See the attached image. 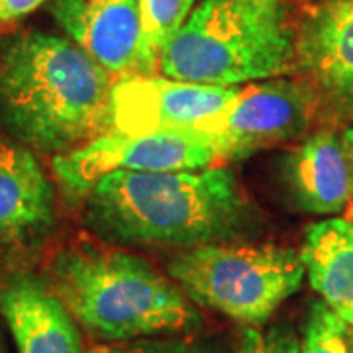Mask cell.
<instances>
[{
	"mask_svg": "<svg viewBox=\"0 0 353 353\" xmlns=\"http://www.w3.org/2000/svg\"><path fill=\"white\" fill-rule=\"evenodd\" d=\"M85 222L124 245L199 248L259 232L261 216L226 167L102 176L85 196Z\"/></svg>",
	"mask_w": 353,
	"mask_h": 353,
	"instance_id": "obj_1",
	"label": "cell"
},
{
	"mask_svg": "<svg viewBox=\"0 0 353 353\" xmlns=\"http://www.w3.org/2000/svg\"><path fill=\"white\" fill-rule=\"evenodd\" d=\"M112 87L69 38L30 30L0 43V126L32 152L63 155L108 132Z\"/></svg>",
	"mask_w": 353,
	"mask_h": 353,
	"instance_id": "obj_2",
	"label": "cell"
},
{
	"mask_svg": "<svg viewBox=\"0 0 353 353\" xmlns=\"http://www.w3.org/2000/svg\"><path fill=\"white\" fill-rule=\"evenodd\" d=\"M51 287L99 343L192 334L202 326L176 283L134 253L75 243L55 255Z\"/></svg>",
	"mask_w": 353,
	"mask_h": 353,
	"instance_id": "obj_3",
	"label": "cell"
},
{
	"mask_svg": "<svg viewBox=\"0 0 353 353\" xmlns=\"http://www.w3.org/2000/svg\"><path fill=\"white\" fill-rule=\"evenodd\" d=\"M290 0H202L159 55L163 77L240 87L296 69Z\"/></svg>",
	"mask_w": 353,
	"mask_h": 353,
	"instance_id": "obj_4",
	"label": "cell"
},
{
	"mask_svg": "<svg viewBox=\"0 0 353 353\" xmlns=\"http://www.w3.org/2000/svg\"><path fill=\"white\" fill-rule=\"evenodd\" d=\"M169 275L190 301L245 326H261L301 289V252L283 245L206 243L179 253Z\"/></svg>",
	"mask_w": 353,
	"mask_h": 353,
	"instance_id": "obj_5",
	"label": "cell"
},
{
	"mask_svg": "<svg viewBox=\"0 0 353 353\" xmlns=\"http://www.w3.org/2000/svg\"><path fill=\"white\" fill-rule=\"evenodd\" d=\"M220 159L214 139L196 128L126 134L108 130L73 152L53 157V175L69 199H85L116 171H196Z\"/></svg>",
	"mask_w": 353,
	"mask_h": 353,
	"instance_id": "obj_6",
	"label": "cell"
},
{
	"mask_svg": "<svg viewBox=\"0 0 353 353\" xmlns=\"http://www.w3.org/2000/svg\"><path fill=\"white\" fill-rule=\"evenodd\" d=\"M314 110L312 85L277 77L240 88L224 110L194 128L214 139L220 157L238 159L303 136Z\"/></svg>",
	"mask_w": 353,
	"mask_h": 353,
	"instance_id": "obj_7",
	"label": "cell"
},
{
	"mask_svg": "<svg viewBox=\"0 0 353 353\" xmlns=\"http://www.w3.org/2000/svg\"><path fill=\"white\" fill-rule=\"evenodd\" d=\"M238 92L240 87H212L169 77H120L112 87V128L126 134L194 128L224 110Z\"/></svg>",
	"mask_w": 353,
	"mask_h": 353,
	"instance_id": "obj_8",
	"label": "cell"
},
{
	"mask_svg": "<svg viewBox=\"0 0 353 353\" xmlns=\"http://www.w3.org/2000/svg\"><path fill=\"white\" fill-rule=\"evenodd\" d=\"M50 12L110 75H150L138 0H51Z\"/></svg>",
	"mask_w": 353,
	"mask_h": 353,
	"instance_id": "obj_9",
	"label": "cell"
},
{
	"mask_svg": "<svg viewBox=\"0 0 353 353\" xmlns=\"http://www.w3.org/2000/svg\"><path fill=\"white\" fill-rule=\"evenodd\" d=\"M55 226V189L32 150L0 139V257L39 245Z\"/></svg>",
	"mask_w": 353,
	"mask_h": 353,
	"instance_id": "obj_10",
	"label": "cell"
},
{
	"mask_svg": "<svg viewBox=\"0 0 353 353\" xmlns=\"http://www.w3.org/2000/svg\"><path fill=\"white\" fill-rule=\"evenodd\" d=\"M0 318L18 353H87L73 314L50 281L14 271L0 281Z\"/></svg>",
	"mask_w": 353,
	"mask_h": 353,
	"instance_id": "obj_11",
	"label": "cell"
},
{
	"mask_svg": "<svg viewBox=\"0 0 353 353\" xmlns=\"http://www.w3.org/2000/svg\"><path fill=\"white\" fill-rule=\"evenodd\" d=\"M296 63L332 101L353 108V0H320L304 14Z\"/></svg>",
	"mask_w": 353,
	"mask_h": 353,
	"instance_id": "obj_12",
	"label": "cell"
},
{
	"mask_svg": "<svg viewBox=\"0 0 353 353\" xmlns=\"http://www.w3.org/2000/svg\"><path fill=\"white\" fill-rule=\"evenodd\" d=\"M283 183L292 204L308 214H338L353 196V175L341 138L322 130L283 161Z\"/></svg>",
	"mask_w": 353,
	"mask_h": 353,
	"instance_id": "obj_13",
	"label": "cell"
},
{
	"mask_svg": "<svg viewBox=\"0 0 353 353\" xmlns=\"http://www.w3.org/2000/svg\"><path fill=\"white\" fill-rule=\"evenodd\" d=\"M301 259L312 290L353 330V208L308 226Z\"/></svg>",
	"mask_w": 353,
	"mask_h": 353,
	"instance_id": "obj_14",
	"label": "cell"
},
{
	"mask_svg": "<svg viewBox=\"0 0 353 353\" xmlns=\"http://www.w3.org/2000/svg\"><path fill=\"white\" fill-rule=\"evenodd\" d=\"M143 26L145 67L153 75L163 48L187 22L199 0H138Z\"/></svg>",
	"mask_w": 353,
	"mask_h": 353,
	"instance_id": "obj_15",
	"label": "cell"
},
{
	"mask_svg": "<svg viewBox=\"0 0 353 353\" xmlns=\"http://www.w3.org/2000/svg\"><path fill=\"white\" fill-rule=\"evenodd\" d=\"M350 330L328 304L316 301L304 318L301 353H352Z\"/></svg>",
	"mask_w": 353,
	"mask_h": 353,
	"instance_id": "obj_16",
	"label": "cell"
},
{
	"mask_svg": "<svg viewBox=\"0 0 353 353\" xmlns=\"http://www.w3.org/2000/svg\"><path fill=\"white\" fill-rule=\"evenodd\" d=\"M87 353H230L220 340L192 338L190 334L150 336L138 340L97 343Z\"/></svg>",
	"mask_w": 353,
	"mask_h": 353,
	"instance_id": "obj_17",
	"label": "cell"
},
{
	"mask_svg": "<svg viewBox=\"0 0 353 353\" xmlns=\"http://www.w3.org/2000/svg\"><path fill=\"white\" fill-rule=\"evenodd\" d=\"M236 353H301V338L289 324H275L269 330L245 326Z\"/></svg>",
	"mask_w": 353,
	"mask_h": 353,
	"instance_id": "obj_18",
	"label": "cell"
},
{
	"mask_svg": "<svg viewBox=\"0 0 353 353\" xmlns=\"http://www.w3.org/2000/svg\"><path fill=\"white\" fill-rule=\"evenodd\" d=\"M51 0H0V24L22 20Z\"/></svg>",
	"mask_w": 353,
	"mask_h": 353,
	"instance_id": "obj_19",
	"label": "cell"
},
{
	"mask_svg": "<svg viewBox=\"0 0 353 353\" xmlns=\"http://www.w3.org/2000/svg\"><path fill=\"white\" fill-rule=\"evenodd\" d=\"M341 143H343V150L347 155V161H350V169H352L353 175V124L343 130V136H341Z\"/></svg>",
	"mask_w": 353,
	"mask_h": 353,
	"instance_id": "obj_20",
	"label": "cell"
},
{
	"mask_svg": "<svg viewBox=\"0 0 353 353\" xmlns=\"http://www.w3.org/2000/svg\"><path fill=\"white\" fill-rule=\"evenodd\" d=\"M0 353H8L6 352V345H4V336H2V330H0Z\"/></svg>",
	"mask_w": 353,
	"mask_h": 353,
	"instance_id": "obj_21",
	"label": "cell"
},
{
	"mask_svg": "<svg viewBox=\"0 0 353 353\" xmlns=\"http://www.w3.org/2000/svg\"><path fill=\"white\" fill-rule=\"evenodd\" d=\"M352 353H353V340H352Z\"/></svg>",
	"mask_w": 353,
	"mask_h": 353,
	"instance_id": "obj_22",
	"label": "cell"
}]
</instances>
